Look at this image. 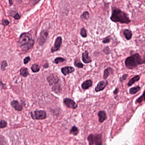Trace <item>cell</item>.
Instances as JSON below:
<instances>
[{"mask_svg":"<svg viewBox=\"0 0 145 145\" xmlns=\"http://www.w3.org/2000/svg\"><path fill=\"white\" fill-rule=\"evenodd\" d=\"M14 18L16 19V20H18L21 18V16H20V15L18 14V13H16L15 15L14 16Z\"/></svg>","mask_w":145,"mask_h":145,"instance_id":"d590c367","label":"cell"},{"mask_svg":"<svg viewBox=\"0 0 145 145\" xmlns=\"http://www.w3.org/2000/svg\"><path fill=\"white\" fill-rule=\"evenodd\" d=\"M9 2H10V4H11V5H12V0H11V1H10H10H9Z\"/></svg>","mask_w":145,"mask_h":145,"instance_id":"f35d334b","label":"cell"},{"mask_svg":"<svg viewBox=\"0 0 145 145\" xmlns=\"http://www.w3.org/2000/svg\"><path fill=\"white\" fill-rule=\"evenodd\" d=\"M124 35L125 37V38L127 40H130L131 39L132 37V33L130 30L129 29H125L123 31Z\"/></svg>","mask_w":145,"mask_h":145,"instance_id":"e0dca14e","label":"cell"},{"mask_svg":"<svg viewBox=\"0 0 145 145\" xmlns=\"http://www.w3.org/2000/svg\"><path fill=\"white\" fill-rule=\"evenodd\" d=\"M12 106L17 111H21L22 109V106L21 104L18 103V101H13L11 103Z\"/></svg>","mask_w":145,"mask_h":145,"instance_id":"9a60e30c","label":"cell"},{"mask_svg":"<svg viewBox=\"0 0 145 145\" xmlns=\"http://www.w3.org/2000/svg\"><path fill=\"white\" fill-rule=\"evenodd\" d=\"M82 61L85 63H89L92 62V59L89 57V53L87 51H85L82 54Z\"/></svg>","mask_w":145,"mask_h":145,"instance_id":"8fae6325","label":"cell"},{"mask_svg":"<svg viewBox=\"0 0 145 145\" xmlns=\"http://www.w3.org/2000/svg\"><path fill=\"white\" fill-rule=\"evenodd\" d=\"M40 66L38 64H33L31 66V69L33 72H38L40 70Z\"/></svg>","mask_w":145,"mask_h":145,"instance_id":"cb8c5ba5","label":"cell"},{"mask_svg":"<svg viewBox=\"0 0 145 145\" xmlns=\"http://www.w3.org/2000/svg\"><path fill=\"white\" fill-rule=\"evenodd\" d=\"M94 135L93 134H90L88 137L87 140L89 145H94Z\"/></svg>","mask_w":145,"mask_h":145,"instance_id":"d4e9b609","label":"cell"},{"mask_svg":"<svg viewBox=\"0 0 145 145\" xmlns=\"http://www.w3.org/2000/svg\"><path fill=\"white\" fill-rule=\"evenodd\" d=\"M7 125V123L5 120H1L0 121V129L3 128Z\"/></svg>","mask_w":145,"mask_h":145,"instance_id":"f1b7e54d","label":"cell"},{"mask_svg":"<svg viewBox=\"0 0 145 145\" xmlns=\"http://www.w3.org/2000/svg\"><path fill=\"white\" fill-rule=\"evenodd\" d=\"M79 133V129L78 127L75 126H73L70 131V133L74 135H77Z\"/></svg>","mask_w":145,"mask_h":145,"instance_id":"603a6c76","label":"cell"},{"mask_svg":"<svg viewBox=\"0 0 145 145\" xmlns=\"http://www.w3.org/2000/svg\"><path fill=\"white\" fill-rule=\"evenodd\" d=\"M144 93H143V94H142V95L140 97H139L138 99H137L136 100V103H140L142 102L144 100Z\"/></svg>","mask_w":145,"mask_h":145,"instance_id":"4dcf8cb0","label":"cell"},{"mask_svg":"<svg viewBox=\"0 0 145 145\" xmlns=\"http://www.w3.org/2000/svg\"><path fill=\"white\" fill-rule=\"evenodd\" d=\"M128 74H124L122 76V77L120 78V82H124V81H125V80L126 79L127 77H128Z\"/></svg>","mask_w":145,"mask_h":145,"instance_id":"836d02e7","label":"cell"},{"mask_svg":"<svg viewBox=\"0 0 145 145\" xmlns=\"http://www.w3.org/2000/svg\"><path fill=\"white\" fill-rule=\"evenodd\" d=\"M20 74L24 77H26L28 76L29 75V72L27 69L25 67L22 68L20 69Z\"/></svg>","mask_w":145,"mask_h":145,"instance_id":"44dd1931","label":"cell"},{"mask_svg":"<svg viewBox=\"0 0 145 145\" xmlns=\"http://www.w3.org/2000/svg\"><path fill=\"white\" fill-rule=\"evenodd\" d=\"M103 51L106 54H110L111 51L110 49L109 46H106L103 50Z\"/></svg>","mask_w":145,"mask_h":145,"instance_id":"1f68e13d","label":"cell"},{"mask_svg":"<svg viewBox=\"0 0 145 145\" xmlns=\"http://www.w3.org/2000/svg\"><path fill=\"white\" fill-rule=\"evenodd\" d=\"M31 117L36 120H43L46 117V113L44 111H35L31 113Z\"/></svg>","mask_w":145,"mask_h":145,"instance_id":"277c9868","label":"cell"},{"mask_svg":"<svg viewBox=\"0 0 145 145\" xmlns=\"http://www.w3.org/2000/svg\"><path fill=\"white\" fill-rule=\"evenodd\" d=\"M18 43L20 45L22 50L26 51L33 46L34 41L32 39L30 34L25 32L21 35L18 40Z\"/></svg>","mask_w":145,"mask_h":145,"instance_id":"7a4b0ae2","label":"cell"},{"mask_svg":"<svg viewBox=\"0 0 145 145\" xmlns=\"http://www.w3.org/2000/svg\"><path fill=\"white\" fill-rule=\"evenodd\" d=\"M63 103L65 105L69 108L75 109L78 107L77 104L74 101L69 98H66L63 100Z\"/></svg>","mask_w":145,"mask_h":145,"instance_id":"52a82bcc","label":"cell"},{"mask_svg":"<svg viewBox=\"0 0 145 145\" xmlns=\"http://www.w3.org/2000/svg\"><path fill=\"white\" fill-rule=\"evenodd\" d=\"M140 89H141V88L140 86H136L135 87L131 88L129 90V92L130 93V94H136L137 92H138L140 90Z\"/></svg>","mask_w":145,"mask_h":145,"instance_id":"ffe728a7","label":"cell"},{"mask_svg":"<svg viewBox=\"0 0 145 145\" xmlns=\"http://www.w3.org/2000/svg\"><path fill=\"white\" fill-rule=\"evenodd\" d=\"M113 69H112V68L108 67L107 69L104 70V75H103V78L104 79H106L107 78L109 77L111 73L113 72Z\"/></svg>","mask_w":145,"mask_h":145,"instance_id":"2e32d148","label":"cell"},{"mask_svg":"<svg viewBox=\"0 0 145 145\" xmlns=\"http://www.w3.org/2000/svg\"><path fill=\"white\" fill-rule=\"evenodd\" d=\"M47 80L50 86H54L59 83L60 80L58 77L54 74H51L47 78Z\"/></svg>","mask_w":145,"mask_h":145,"instance_id":"9c48e42d","label":"cell"},{"mask_svg":"<svg viewBox=\"0 0 145 145\" xmlns=\"http://www.w3.org/2000/svg\"><path fill=\"white\" fill-rule=\"evenodd\" d=\"M108 85V81H100L95 89L96 92H99L104 90Z\"/></svg>","mask_w":145,"mask_h":145,"instance_id":"ba28073f","label":"cell"},{"mask_svg":"<svg viewBox=\"0 0 145 145\" xmlns=\"http://www.w3.org/2000/svg\"><path fill=\"white\" fill-rule=\"evenodd\" d=\"M48 31L46 30H43L41 32L38 40V43L40 45H43L46 42L48 37Z\"/></svg>","mask_w":145,"mask_h":145,"instance_id":"8992f818","label":"cell"},{"mask_svg":"<svg viewBox=\"0 0 145 145\" xmlns=\"http://www.w3.org/2000/svg\"><path fill=\"white\" fill-rule=\"evenodd\" d=\"M10 23V22L8 20L5 19L3 21V24L5 26H7Z\"/></svg>","mask_w":145,"mask_h":145,"instance_id":"8d00e7d4","label":"cell"},{"mask_svg":"<svg viewBox=\"0 0 145 145\" xmlns=\"http://www.w3.org/2000/svg\"><path fill=\"white\" fill-rule=\"evenodd\" d=\"M65 61H66V59L64 58H62V57H58L54 60L53 63H55V64H58L59 63L63 62Z\"/></svg>","mask_w":145,"mask_h":145,"instance_id":"484cf974","label":"cell"},{"mask_svg":"<svg viewBox=\"0 0 145 145\" xmlns=\"http://www.w3.org/2000/svg\"><path fill=\"white\" fill-rule=\"evenodd\" d=\"M62 41H63V39L61 36L58 37L56 38L54 43V46H53L52 48V52L54 53V52H56L60 50L61 44L62 43Z\"/></svg>","mask_w":145,"mask_h":145,"instance_id":"5b68a950","label":"cell"},{"mask_svg":"<svg viewBox=\"0 0 145 145\" xmlns=\"http://www.w3.org/2000/svg\"><path fill=\"white\" fill-rule=\"evenodd\" d=\"M140 80V76L137 75L136 76H135L134 77L132 78L130 81H129V82L127 83V86H131L133 84H134L136 82H137Z\"/></svg>","mask_w":145,"mask_h":145,"instance_id":"d6986e66","label":"cell"},{"mask_svg":"<svg viewBox=\"0 0 145 145\" xmlns=\"http://www.w3.org/2000/svg\"><path fill=\"white\" fill-rule=\"evenodd\" d=\"M61 72L63 74L66 76L68 74H70L74 72L75 71V69L72 66H65L64 67L62 68L61 69Z\"/></svg>","mask_w":145,"mask_h":145,"instance_id":"30bf717a","label":"cell"},{"mask_svg":"<svg viewBox=\"0 0 145 145\" xmlns=\"http://www.w3.org/2000/svg\"><path fill=\"white\" fill-rule=\"evenodd\" d=\"M30 60H31V58H30V57H26V58L23 60L24 63L26 64V63H27Z\"/></svg>","mask_w":145,"mask_h":145,"instance_id":"e575fe53","label":"cell"},{"mask_svg":"<svg viewBox=\"0 0 145 145\" xmlns=\"http://www.w3.org/2000/svg\"><path fill=\"white\" fill-rule=\"evenodd\" d=\"M145 61L138 53L132 55L125 59V66L127 69H134L139 65L144 64Z\"/></svg>","mask_w":145,"mask_h":145,"instance_id":"3957f363","label":"cell"},{"mask_svg":"<svg viewBox=\"0 0 145 145\" xmlns=\"http://www.w3.org/2000/svg\"><path fill=\"white\" fill-rule=\"evenodd\" d=\"M89 17H90V14L89 12L88 11H85L81 15V18L86 20H88L89 18Z\"/></svg>","mask_w":145,"mask_h":145,"instance_id":"4316f807","label":"cell"},{"mask_svg":"<svg viewBox=\"0 0 145 145\" xmlns=\"http://www.w3.org/2000/svg\"><path fill=\"white\" fill-rule=\"evenodd\" d=\"M74 65L75 66L79 68H82L83 67L84 65L82 63L80 62L77 58H75L74 60Z\"/></svg>","mask_w":145,"mask_h":145,"instance_id":"7402d4cb","label":"cell"},{"mask_svg":"<svg viewBox=\"0 0 145 145\" xmlns=\"http://www.w3.org/2000/svg\"><path fill=\"white\" fill-rule=\"evenodd\" d=\"M7 66V63L6 61H4L2 62L1 65V69L3 71L5 70L6 69V68Z\"/></svg>","mask_w":145,"mask_h":145,"instance_id":"f546056e","label":"cell"},{"mask_svg":"<svg viewBox=\"0 0 145 145\" xmlns=\"http://www.w3.org/2000/svg\"><path fill=\"white\" fill-rule=\"evenodd\" d=\"M110 20L114 22H119L121 23L129 24L131 22V20L127 13L116 7L112 8V14Z\"/></svg>","mask_w":145,"mask_h":145,"instance_id":"6da1fadb","label":"cell"},{"mask_svg":"<svg viewBox=\"0 0 145 145\" xmlns=\"http://www.w3.org/2000/svg\"><path fill=\"white\" fill-rule=\"evenodd\" d=\"M99 117V121L100 123H103L107 119V115L104 111H100L97 113Z\"/></svg>","mask_w":145,"mask_h":145,"instance_id":"4fadbf2b","label":"cell"},{"mask_svg":"<svg viewBox=\"0 0 145 145\" xmlns=\"http://www.w3.org/2000/svg\"><path fill=\"white\" fill-rule=\"evenodd\" d=\"M95 145H103L102 137L101 134H96L94 135V144Z\"/></svg>","mask_w":145,"mask_h":145,"instance_id":"7c38bea8","label":"cell"},{"mask_svg":"<svg viewBox=\"0 0 145 145\" xmlns=\"http://www.w3.org/2000/svg\"><path fill=\"white\" fill-rule=\"evenodd\" d=\"M80 34H81V36L83 38H86L87 37V31H86L85 28L83 27L81 29Z\"/></svg>","mask_w":145,"mask_h":145,"instance_id":"83f0119b","label":"cell"},{"mask_svg":"<svg viewBox=\"0 0 145 145\" xmlns=\"http://www.w3.org/2000/svg\"><path fill=\"white\" fill-rule=\"evenodd\" d=\"M119 91V89L118 88H116V89L114 90V94H117L118 93V92Z\"/></svg>","mask_w":145,"mask_h":145,"instance_id":"74e56055","label":"cell"},{"mask_svg":"<svg viewBox=\"0 0 145 145\" xmlns=\"http://www.w3.org/2000/svg\"><path fill=\"white\" fill-rule=\"evenodd\" d=\"M52 90L53 92H55L56 94H59L61 92L62 89H61V85L59 83L53 86Z\"/></svg>","mask_w":145,"mask_h":145,"instance_id":"ac0fdd59","label":"cell"},{"mask_svg":"<svg viewBox=\"0 0 145 145\" xmlns=\"http://www.w3.org/2000/svg\"><path fill=\"white\" fill-rule=\"evenodd\" d=\"M111 38L109 37H107L105 38H104V39L103 40L102 42L106 44V43H109L110 42Z\"/></svg>","mask_w":145,"mask_h":145,"instance_id":"d6a6232c","label":"cell"},{"mask_svg":"<svg viewBox=\"0 0 145 145\" xmlns=\"http://www.w3.org/2000/svg\"><path fill=\"white\" fill-rule=\"evenodd\" d=\"M93 84L92 81L91 80H88L83 83L81 87L83 89H87L91 87Z\"/></svg>","mask_w":145,"mask_h":145,"instance_id":"5bb4252c","label":"cell"}]
</instances>
